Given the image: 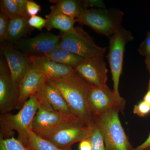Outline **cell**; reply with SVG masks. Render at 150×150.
<instances>
[{
	"mask_svg": "<svg viewBox=\"0 0 150 150\" xmlns=\"http://www.w3.org/2000/svg\"><path fill=\"white\" fill-rule=\"evenodd\" d=\"M55 4L54 6L60 12L76 19L86 9L83 0H50Z\"/></svg>",
	"mask_w": 150,
	"mask_h": 150,
	"instance_id": "obj_19",
	"label": "cell"
},
{
	"mask_svg": "<svg viewBox=\"0 0 150 150\" xmlns=\"http://www.w3.org/2000/svg\"><path fill=\"white\" fill-rule=\"evenodd\" d=\"M36 94L40 101L46 103L55 110L68 116H75L62 94L49 80Z\"/></svg>",
	"mask_w": 150,
	"mask_h": 150,
	"instance_id": "obj_16",
	"label": "cell"
},
{
	"mask_svg": "<svg viewBox=\"0 0 150 150\" xmlns=\"http://www.w3.org/2000/svg\"><path fill=\"white\" fill-rule=\"evenodd\" d=\"M41 7L35 2L28 0L27 2V12L29 17L36 16L41 11Z\"/></svg>",
	"mask_w": 150,
	"mask_h": 150,
	"instance_id": "obj_29",
	"label": "cell"
},
{
	"mask_svg": "<svg viewBox=\"0 0 150 150\" xmlns=\"http://www.w3.org/2000/svg\"><path fill=\"white\" fill-rule=\"evenodd\" d=\"M148 89L150 90V79L149 81V86H148Z\"/></svg>",
	"mask_w": 150,
	"mask_h": 150,
	"instance_id": "obj_35",
	"label": "cell"
},
{
	"mask_svg": "<svg viewBox=\"0 0 150 150\" xmlns=\"http://www.w3.org/2000/svg\"><path fill=\"white\" fill-rule=\"evenodd\" d=\"M79 148V150H91V145L89 140L87 139L80 142Z\"/></svg>",
	"mask_w": 150,
	"mask_h": 150,
	"instance_id": "obj_31",
	"label": "cell"
},
{
	"mask_svg": "<svg viewBox=\"0 0 150 150\" xmlns=\"http://www.w3.org/2000/svg\"><path fill=\"white\" fill-rule=\"evenodd\" d=\"M39 101L40 105L33 119L31 130L43 139L65 123L78 119L75 116L65 115L46 103Z\"/></svg>",
	"mask_w": 150,
	"mask_h": 150,
	"instance_id": "obj_7",
	"label": "cell"
},
{
	"mask_svg": "<svg viewBox=\"0 0 150 150\" xmlns=\"http://www.w3.org/2000/svg\"><path fill=\"white\" fill-rule=\"evenodd\" d=\"M91 133V126H86L76 119L60 126L44 139L61 149L71 150L75 143L88 139Z\"/></svg>",
	"mask_w": 150,
	"mask_h": 150,
	"instance_id": "obj_8",
	"label": "cell"
},
{
	"mask_svg": "<svg viewBox=\"0 0 150 150\" xmlns=\"http://www.w3.org/2000/svg\"><path fill=\"white\" fill-rule=\"evenodd\" d=\"M75 69L82 77L93 85L107 86L108 69L104 56L85 59Z\"/></svg>",
	"mask_w": 150,
	"mask_h": 150,
	"instance_id": "obj_13",
	"label": "cell"
},
{
	"mask_svg": "<svg viewBox=\"0 0 150 150\" xmlns=\"http://www.w3.org/2000/svg\"><path fill=\"white\" fill-rule=\"evenodd\" d=\"M28 23L30 27L42 30L43 28L46 26V19L43 18L40 16H35L29 18Z\"/></svg>",
	"mask_w": 150,
	"mask_h": 150,
	"instance_id": "obj_27",
	"label": "cell"
},
{
	"mask_svg": "<svg viewBox=\"0 0 150 150\" xmlns=\"http://www.w3.org/2000/svg\"><path fill=\"white\" fill-rule=\"evenodd\" d=\"M124 14L117 8H91L83 11L76 19L96 32L110 38L123 28Z\"/></svg>",
	"mask_w": 150,
	"mask_h": 150,
	"instance_id": "obj_3",
	"label": "cell"
},
{
	"mask_svg": "<svg viewBox=\"0 0 150 150\" xmlns=\"http://www.w3.org/2000/svg\"><path fill=\"white\" fill-rule=\"evenodd\" d=\"M0 13L7 16L10 19L23 17L16 0H1Z\"/></svg>",
	"mask_w": 150,
	"mask_h": 150,
	"instance_id": "obj_23",
	"label": "cell"
},
{
	"mask_svg": "<svg viewBox=\"0 0 150 150\" xmlns=\"http://www.w3.org/2000/svg\"><path fill=\"white\" fill-rule=\"evenodd\" d=\"M0 150H33L23 145L13 137L4 138L0 136Z\"/></svg>",
	"mask_w": 150,
	"mask_h": 150,
	"instance_id": "obj_24",
	"label": "cell"
},
{
	"mask_svg": "<svg viewBox=\"0 0 150 150\" xmlns=\"http://www.w3.org/2000/svg\"><path fill=\"white\" fill-rule=\"evenodd\" d=\"M28 0H16L19 8L23 17L29 18L27 12V2Z\"/></svg>",
	"mask_w": 150,
	"mask_h": 150,
	"instance_id": "obj_30",
	"label": "cell"
},
{
	"mask_svg": "<svg viewBox=\"0 0 150 150\" xmlns=\"http://www.w3.org/2000/svg\"><path fill=\"white\" fill-rule=\"evenodd\" d=\"M133 112L140 117H144L150 112V104L142 100L134 105Z\"/></svg>",
	"mask_w": 150,
	"mask_h": 150,
	"instance_id": "obj_26",
	"label": "cell"
},
{
	"mask_svg": "<svg viewBox=\"0 0 150 150\" xmlns=\"http://www.w3.org/2000/svg\"><path fill=\"white\" fill-rule=\"evenodd\" d=\"M88 103L93 117L111 110L123 111L126 103L123 98L120 99L115 96L107 86L99 87L93 85L88 96Z\"/></svg>",
	"mask_w": 150,
	"mask_h": 150,
	"instance_id": "obj_9",
	"label": "cell"
},
{
	"mask_svg": "<svg viewBox=\"0 0 150 150\" xmlns=\"http://www.w3.org/2000/svg\"><path fill=\"white\" fill-rule=\"evenodd\" d=\"M143 100L150 104V90L148 89V91L145 95Z\"/></svg>",
	"mask_w": 150,
	"mask_h": 150,
	"instance_id": "obj_33",
	"label": "cell"
},
{
	"mask_svg": "<svg viewBox=\"0 0 150 150\" xmlns=\"http://www.w3.org/2000/svg\"><path fill=\"white\" fill-rule=\"evenodd\" d=\"M59 47L67 50L84 59L104 56L107 48L98 46L81 27L76 26L71 32H61Z\"/></svg>",
	"mask_w": 150,
	"mask_h": 150,
	"instance_id": "obj_5",
	"label": "cell"
},
{
	"mask_svg": "<svg viewBox=\"0 0 150 150\" xmlns=\"http://www.w3.org/2000/svg\"><path fill=\"white\" fill-rule=\"evenodd\" d=\"M91 133L88 139L91 145V150H108L105 145L102 132L94 121L91 125Z\"/></svg>",
	"mask_w": 150,
	"mask_h": 150,
	"instance_id": "obj_22",
	"label": "cell"
},
{
	"mask_svg": "<svg viewBox=\"0 0 150 150\" xmlns=\"http://www.w3.org/2000/svg\"><path fill=\"white\" fill-rule=\"evenodd\" d=\"M18 93L14 88L10 72L4 57L0 59V111L1 115L15 108Z\"/></svg>",
	"mask_w": 150,
	"mask_h": 150,
	"instance_id": "obj_14",
	"label": "cell"
},
{
	"mask_svg": "<svg viewBox=\"0 0 150 150\" xmlns=\"http://www.w3.org/2000/svg\"><path fill=\"white\" fill-rule=\"evenodd\" d=\"M150 148V134L147 139L143 144L136 148H133L131 150H145Z\"/></svg>",
	"mask_w": 150,
	"mask_h": 150,
	"instance_id": "obj_32",
	"label": "cell"
},
{
	"mask_svg": "<svg viewBox=\"0 0 150 150\" xmlns=\"http://www.w3.org/2000/svg\"><path fill=\"white\" fill-rule=\"evenodd\" d=\"M47 80L43 73L31 64L19 85L18 97L15 108L21 109L31 97L40 91Z\"/></svg>",
	"mask_w": 150,
	"mask_h": 150,
	"instance_id": "obj_12",
	"label": "cell"
},
{
	"mask_svg": "<svg viewBox=\"0 0 150 150\" xmlns=\"http://www.w3.org/2000/svg\"><path fill=\"white\" fill-rule=\"evenodd\" d=\"M108 62L113 83V91L115 96L123 99L119 92L120 77L123 71V57L126 44L134 39L129 30L122 28L109 38Z\"/></svg>",
	"mask_w": 150,
	"mask_h": 150,
	"instance_id": "obj_6",
	"label": "cell"
},
{
	"mask_svg": "<svg viewBox=\"0 0 150 150\" xmlns=\"http://www.w3.org/2000/svg\"><path fill=\"white\" fill-rule=\"evenodd\" d=\"M10 19L0 13V41L1 43L6 42V38L9 24Z\"/></svg>",
	"mask_w": 150,
	"mask_h": 150,
	"instance_id": "obj_25",
	"label": "cell"
},
{
	"mask_svg": "<svg viewBox=\"0 0 150 150\" xmlns=\"http://www.w3.org/2000/svg\"><path fill=\"white\" fill-rule=\"evenodd\" d=\"M60 38V35L42 33L35 37L25 38L10 44L28 56H44L59 47Z\"/></svg>",
	"mask_w": 150,
	"mask_h": 150,
	"instance_id": "obj_10",
	"label": "cell"
},
{
	"mask_svg": "<svg viewBox=\"0 0 150 150\" xmlns=\"http://www.w3.org/2000/svg\"><path fill=\"white\" fill-rule=\"evenodd\" d=\"M28 147L33 150H71L58 147L48 140L38 136L31 130L28 131Z\"/></svg>",
	"mask_w": 150,
	"mask_h": 150,
	"instance_id": "obj_21",
	"label": "cell"
},
{
	"mask_svg": "<svg viewBox=\"0 0 150 150\" xmlns=\"http://www.w3.org/2000/svg\"><path fill=\"white\" fill-rule=\"evenodd\" d=\"M145 64L150 74V56L145 59Z\"/></svg>",
	"mask_w": 150,
	"mask_h": 150,
	"instance_id": "obj_34",
	"label": "cell"
},
{
	"mask_svg": "<svg viewBox=\"0 0 150 150\" xmlns=\"http://www.w3.org/2000/svg\"><path fill=\"white\" fill-rule=\"evenodd\" d=\"M142 56L146 58L150 56V30L148 31L144 40L142 42L138 50Z\"/></svg>",
	"mask_w": 150,
	"mask_h": 150,
	"instance_id": "obj_28",
	"label": "cell"
},
{
	"mask_svg": "<svg viewBox=\"0 0 150 150\" xmlns=\"http://www.w3.org/2000/svg\"><path fill=\"white\" fill-rule=\"evenodd\" d=\"M28 18H15L10 20L6 38V42L14 43L25 38L33 28L28 23Z\"/></svg>",
	"mask_w": 150,
	"mask_h": 150,
	"instance_id": "obj_18",
	"label": "cell"
},
{
	"mask_svg": "<svg viewBox=\"0 0 150 150\" xmlns=\"http://www.w3.org/2000/svg\"><path fill=\"white\" fill-rule=\"evenodd\" d=\"M118 110L95 116L94 121L102 132L108 150H131L133 149L123 129Z\"/></svg>",
	"mask_w": 150,
	"mask_h": 150,
	"instance_id": "obj_4",
	"label": "cell"
},
{
	"mask_svg": "<svg viewBox=\"0 0 150 150\" xmlns=\"http://www.w3.org/2000/svg\"><path fill=\"white\" fill-rule=\"evenodd\" d=\"M64 97L71 112L84 125L94 122L88 103V96L92 85L76 72L67 77L49 80Z\"/></svg>",
	"mask_w": 150,
	"mask_h": 150,
	"instance_id": "obj_1",
	"label": "cell"
},
{
	"mask_svg": "<svg viewBox=\"0 0 150 150\" xmlns=\"http://www.w3.org/2000/svg\"><path fill=\"white\" fill-rule=\"evenodd\" d=\"M145 150H150V148H148V149H147Z\"/></svg>",
	"mask_w": 150,
	"mask_h": 150,
	"instance_id": "obj_36",
	"label": "cell"
},
{
	"mask_svg": "<svg viewBox=\"0 0 150 150\" xmlns=\"http://www.w3.org/2000/svg\"><path fill=\"white\" fill-rule=\"evenodd\" d=\"M45 56L56 63L72 67L74 69L85 59L59 47Z\"/></svg>",
	"mask_w": 150,
	"mask_h": 150,
	"instance_id": "obj_20",
	"label": "cell"
},
{
	"mask_svg": "<svg viewBox=\"0 0 150 150\" xmlns=\"http://www.w3.org/2000/svg\"><path fill=\"white\" fill-rule=\"evenodd\" d=\"M40 102L37 95L32 96L25 103L16 114L7 113L1 115V135L4 138L13 137V131L18 134V139L28 147V131L31 130L33 119L38 110Z\"/></svg>",
	"mask_w": 150,
	"mask_h": 150,
	"instance_id": "obj_2",
	"label": "cell"
},
{
	"mask_svg": "<svg viewBox=\"0 0 150 150\" xmlns=\"http://www.w3.org/2000/svg\"><path fill=\"white\" fill-rule=\"evenodd\" d=\"M28 56L31 64L37 67L48 80L65 77L76 72L72 67L56 63L47 56Z\"/></svg>",
	"mask_w": 150,
	"mask_h": 150,
	"instance_id": "obj_15",
	"label": "cell"
},
{
	"mask_svg": "<svg viewBox=\"0 0 150 150\" xmlns=\"http://www.w3.org/2000/svg\"><path fill=\"white\" fill-rule=\"evenodd\" d=\"M51 12L46 15V23L45 28L48 31L53 29L59 30L61 32L70 33L75 29L76 20L60 12L54 6L50 7Z\"/></svg>",
	"mask_w": 150,
	"mask_h": 150,
	"instance_id": "obj_17",
	"label": "cell"
},
{
	"mask_svg": "<svg viewBox=\"0 0 150 150\" xmlns=\"http://www.w3.org/2000/svg\"><path fill=\"white\" fill-rule=\"evenodd\" d=\"M1 50L8 65L14 88L18 93L20 83L31 64L29 56L6 42L1 43Z\"/></svg>",
	"mask_w": 150,
	"mask_h": 150,
	"instance_id": "obj_11",
	"label": "cell"
}]
</instances>
